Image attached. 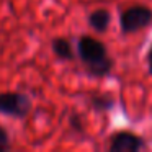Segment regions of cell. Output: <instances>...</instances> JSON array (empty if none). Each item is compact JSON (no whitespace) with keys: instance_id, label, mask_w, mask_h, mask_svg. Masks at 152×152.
Masks as SVG:
<instances>
[{"instance_id":"obj_1","label":"cell","mask_w":152,"mask_h":152,"mask_svg":"<svg viewBox=\"0 0 152 152\" xmlns=\"http://www.w3.org/2000/svg\"><path fill=\"white\" fill-rule=\"evenodd\" d=\"M77 53L85 66V70L93 77H106L113 70V59L110 57L105 43L98 38L83 34L77 39Z\"/></svg>"},{"instance_id":"obj_2","label":"cell","mask_w":152,"mask_h":152,"mask_svg":"<svg viewBox=\"0 0 152 152\" xmlns=\"http://www.w3.org/2000/svg\"><path fill=\"white\" fill-rule=\"evenodd\" d=\"M152 23V8L145 5H132L121 12L119 28L123 34H132L147 28Z\"/></svg>"},{"instance_id":"obj_3","label":"cell","mask_w":152,"mask_h":152,"mask_svg":"<svg viewBox=\"0 0 152 152\" xmlns=\"http://www.w3.org/2000/svg\"><path fill=\"white\" fill-rule=\"evenodd\" d=\"M31 110V100L20 92L0 93V115L10 118H25Z\"/></svg>"},{"instance_id":"obj_4","label":"cell","mask_w":152,"mask_h":152,"mask_svg":"<svg viewBox=\"0 0 152 152\" xmlns=\"http://www.w3.org/2000/svg\"><path fill=\"white\" fill-rule=\"evenodd\" d=\"M145 147V142L141 136L131 131H118L110 139V151L111 152H137Z\"/></svg>"},{"instance_id":"obj_5","label":"cell","mask_w":152,"mask_h":152,"mask_svg":"<svg viewBox=\"0 0 152 152\" xmlns=\"http://www.w3.org/2000/svg\"><path fill=\"white\" fill-rule=\"evenodd\" d=\"M111 23V13L106 8H96L88 15V25L95 33H105Z\"/></svg>"},{"instance_id":"obj_6","label":"cell","mask_w":152,"mask_h":152,"mask_svg":"<svg viewBox=\"0 0 152 152\" xmlns=\"http://www.w3.org/2000/svg\"><path fill=\"white\" fill-rule=\"evenodd\" d=\"M51 49H53L54 56L61 61H72L74 56H75L70 41L67 39V38H62V36L54 38V39L51 41Z\"/></svg>"},{"instance_id":"obj_7","label":"cell","mask_w":152,"mask_h":152,"mask_svg":"<svg viewBox=\"0 0 152 152\" xmlns=\"http://www.w3.org/2000/svg\"><path fill=\"white\" fill-rule=\"evenodd\" d=\"M92 106L95 108V111H106L113 106V100L108 95H98L92 98Z\"/></svg>"},{"instance_id":"obj_8","label":"cell","mask_w":152,"mask_h":152,"mask_svg":"<svg viewBox=\"0 0 152 152\" xmlns=\"http://www.w3.org/2000/svg\"><path fill=\"white\" fill-rule=\"evenodd\" d=\"M8 149H10V136L4 126H0V152L8 151Z\"/></svg>"},{"instance_id":"obj_9","label":"cell","mask_w":152,"mask_h":152,"mask_svg":"<svg viewBox=\"0 0 152 152\" xmlns=\"http://www.w3.org/2000/svg\"><path fill=\"white\" fill-rule=\"evenodd\" d=\"M147 69H149V74L152 75V44H151L149 53H147Z\"/></svg>"}]
</instances>
